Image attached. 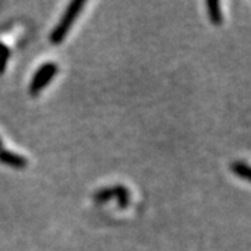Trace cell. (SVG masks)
<instances>
[{"instance_id": "cell-1", "label": "cell", "mask_w": 251, "mask_h": 251, "mask_svg": "<svg viewBox=\"0 0 251 251\" xmlns=\"http://www.w3.org/2000/svg\"><path fill=\"white\" fill-rule=\"evenodd\" d=\"M84 7H85V1H82V0H74V1H72L67 6L64 14L59 20L57 25L53 28V31L49 35V41L53 45H59V44H62L63 41L66 39L69 31L72 29L74 23H75V20L78 18V16H80V13L82 11Z\"/></svg>"}, {"instance_id": "cell-2", "label": "cell", "mask_w": 251, "mask_h": 251, "mask_svg": "<svg viewBox=\"0 0 251 251\" xmlns=\"http://www.w3.org/2000/svg\"><path fill=\"white\" fill-rule=\"evenodd\" d=\"M59 72V66L53 62H48L42 64L34 74L31 84H29V94L38 95L46 85L53 80L54 75Z\"/></svg>"}, {"instance_id": "cell-3", "label": "cell", "mask_w": 251, "mask_h": 251, "mask_svg": "<svg viewBox=\"0 0 251 251\" xmlns=\"http://www.w3.org/2000/svg\"><path fill=\"white\" fill-rule=\"evenodd\" d=\"M0 163L11 166L14 169H25L28 166V159L20 153L13 152L9 150H0Z\"/></svg>"}, {"instance_id": "cell-4", "label": "cell", "mask_w": 251, "mask_h": 251, "mask_svg": "<svg viewBox=\"0 0 251 251\" xmlns=\"http://www.w3.org/2000/svg\"><path fill=\"white\" fill-rule=\"evenodd\" d=\"M206 7H208V16L209 20L214 25H222L224 23V13H222V7H221V3L218 0H209L206 3Z\"/></svg>"}, {"instance_id": "cell-5", "label": "cell", "mask_w": 251, "mask_h": 251, "mask_svg": "<svg viewBox=\"0 0 251 251\" xmlns=\"http://www.w3.org/2000/svg\"><path fill=\"white\" fill-rule=\"evenodd\" d=\"M112 188H113V197H116L117 200V205L122 209L130 205V191L127 190V187H125L123 184H116Z\"/></svg>"}, {"instance_id": "cell-6", "label": "cell", "mask_w": 251, "mask_h": 251, "mask_svg": "<svg viewBox=\"0 0 251 251\" xmlns=\"http://www.w3.org/2000/svg\"><path fill=\"white\" fill-rule=\"evenodd\" d=\"M230 171L233 172L236 176H239L240 179L247 180L250 181L251 180V173H250V166L249 163L244 161H236L230 165Z\"/></svg>"}, {"instance_id": "cell-7", "label": "cell", "mask_w": 251, "mask_h": 251, "mask_svg": "<svg viewBox=\"0 0 251 251\" xmlns=\"http://www.w3.org/2000/svg\"><path fill=\"white\" fill-rule=\"evenodd\" d=\"M94 201L98 202V204H103V202H108L109 200L113 198V188L112 187H103L99 188L98 191L92 196Z\"/></svg>"}, {"instance_id": "cell-8", "label": "cell", "mask_w": 251, "mask_h": 251, "mask_svg": "<svg viewBox=\"0 0 251 251\" xmlns=\"http://www.w3.org/2000/svg\"><path fill=\"white\" fill-rule=\"evenodd\" d=\"M10 56H11V52H10L9 46L4 45L3 42H0V74L6 72Z\"/></svg>"}, {"instance_id": "cell-9", "label": "cell", "mask_w": 251, "mask_h": 251, "mask_svg": "<svg viewBox=\"0 0 251 251\" xmlns=\"http://www.w3.org/2000/svg\"><path fill=\"white\" fill-rule=\"evenodd\" d=\"M1 147H3V141L0 140V150H1Z\"/></svg>"}]
</instances>
